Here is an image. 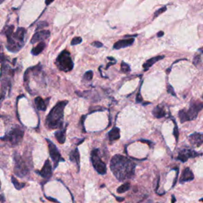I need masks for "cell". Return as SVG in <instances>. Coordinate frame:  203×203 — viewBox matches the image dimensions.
Segmentation results:
<instances>
[{
    "mask_svg": "<svg viewBox=\"0 0 203 203\" xmlns=\"http://www.w3.org/2000/svg\"><path fill=\"white\" fill-rule=\"evenodd\" d=\"M136 164L130 159L121 155H116L111 161V169L115 177L121 182L134 176Z\"/></svg>",
    "mask_w": 203,
    "mask_h": 203,
    "instance_id": "obj_1",
    "label": "cell"
},
{
    "mask_svg": "<svg viewBox=\"0 0 203 203\" xmlns=\"http://www.w3.org/2000/svg\"><path fill=\"white\" fill-rule=\"evenodd\" d=\"M68 103V101H60L51 110L45 120V125L48 129L56 130L63 127L64 112Z\"/></svg>",
    "mask_w": 203,
    "mask_h": 203,
    "instance_id": "obj_2",
    "label": "cell"
},
{
    "mask_svg": "<svg viewBox=\"0 0 203 203\" xmlns=\"http://www.w3.org/2000/svg\"><path fill=\"white\" fill-rule=\"evenodd\" d=\"M26 33V30L24 28H18L17 31L7 37V49L11 53H16L19 51L24 45Z\"/></svg>",
    "mask_w": 203,
    "mask_h": 203,
    "instance_id": "obj_3",
    "label": "cell"
},
{
    "mask_svg": "<svg viewBox=\"0 0 203 203\" xmlns=\"http://www.w3.org/2000/svg\"><path fill=\"white\" fill-rule=\"evenodd\" d=\"M203 109V102L196 100H192L190 104L188 110H181L179 112V117L181 123H183L187 121L194 120L198 116V113Z\"/></svg>",
    "mask_w": 203,
    "mask_h": 203,
    "instance_id": "obj_4",
    "label": "cell"
},
{
    "mask_svg": "<svg viewBox=\"0 0 203 203\" xmlns=\"http://www.w3.org/2000/svg\"><path fill=\"white\" fill-rule=\"evenodd\" d=\"M23 137H24V130L20 126H16L1 139L3 141L9 142L11 145L16 146L21 143Z\"/></svg>",
    "mask_w": 203,
    "mask_h": 203,
    "instance_id": "obj_5",
    "label": "cell"
},
{
    "mask_svg": "<svg viewBox=\"0 0 203 203\" xmlns=\"http://www.w3.org/2000/svg\"><path fill=\"white\" fill-rule=\"evenodd\" d=\"M56 66L60 70L64 72H69L72 70L74 65L68 51L64 50L60 53L56 59Z\"/></svg>",
    "mask_w": 203,
    "mask_h": 203,
    "instance_id": "obj_6",
    "label": "cell"
},
{
    "mask_svg": "<svg viewBox=\"0 0 203 203\" xmlns=\"http://www.w3.org/2000/svg\"><path fill=\"white\" fill-rule=\"evenodd\" d=\"M14 174L18 177L26 176L30 173V168L20 155L15 153L14 154Z\"/></svg>",
    "mask_w": 203,
    "mask_h": 203,
    "instance_id": "obj_7",
    "label": "cell"
},
{
    "mask_svg": "<svg viewBox=\"0 0 203 203\" xmlns=\"http://www.w3.org/2000/svg\"><path fill=\"white\" fill-rule=\"evenodd\" d=\"M91 158L93 167L96 170V172L100 175H105L107 171L106 165L102 160L101 157H100L99 150L98 149H94L91 152Z\"/></svg>",
    "mask_w": 203,
    "mask_h": 203,
    "instance_id": "obj_8",
    "label": "cell"
},
{
    "mask_svg": "<svg viewBox=\"0 0 203 203\" xmlns=\"http://www.w3.org/2000/svg\"><path fill=\"white\" fill-rule=\"evenodd\" d=\"M46 141L48 143L49 155H50L51 159H52L53 163H54V168H56L58 166V163H60V161H64V159L61 157L60 152H59V150H58L56 146L55 145L53 142L50 141L49 139H46Z\"/></svg>",
    "mask_w": 203,
    "mask_h": 203,
    "instance_id": "obj_9",
    "label": "cell"
},
{
    "mask_svg": "<svg viewBox=\"0 0 203 203\" xmlns=\"http://www.w3.org/2000/svg\"><path fill=\"white\" fill-rule=\"evenodd\" d=\"M199 156H201V153L195 152V151L191 149H184L179 152V155L177 156V159L180 160L182 163H185L186 161H187V159H189L190 158H195Z\"/></svg>",
    "mask_w": 203,
    "mask_h": 203,
    "instance_id": "obj_10",
    "label": "cell"
},
{
    "mask_svg": "<svg viewBox=\"0 0 203 203\" xmlns=\"http://www.w3.org/2000/svg\"><path fill=\"white\" fill-rule=\"evenodd\" d=\"M189 141L194 147H199L203 144V133H192L189 136Z\"/></svg>",
    "mask_w": 203,
    "mask_h": 203,
    "instance_id": "obj_11",
    "label": "cell"
},
{
    "mask_svg": "<svg viewBox=\"0 0 203 203\" xmlns=\"http://www.w3.org/2000/svg\"><path fill=\"white\" fill-rule=\"evenodd\" d=\"M49 36H50V32L49 30H41V31L36 32L31 39V44H35L38 41H42V40L49 38Z\"/></svg>",
    "mask_w": 203,
    "mask_h": 203,
    "instance_id": "obj_12",
    "label": "cell"
},
{
    "mask_svg": "<svg viewBox=\"0 0 203 203\" xmlns=\"http://www.w3.org/2000/svg\"><path fill=\"white\" fill-rule=\"evenodd\" d=\"M37 173L40 175V176L45 178V179H49L51 178L52 175H53V172H52V167H51V163L49 162V159H47L45 163L44 167L42 168L40 171H37Z\"/></svg>",
    "mask_w": 203,
    "mask_h": 203,
    "instance_id": "obj_13",
    "label": "cell"
},
{
    "mask_svg": "<svg viewBox=\"0 0 203 203\" xmlns=\"http://www.w3.org/2000/svg\"><path fill=\"white\" fill-rule=\"evenodd\" d=\"M194 179V175L193 174V172H191V170L189 168H185L182 172V175L180 177V179H179V182L180 183H185L186 182H190V181H192L193 179Z\"/></svg>",
    "mask_w": 203,
    "mask_h": 203,
    "instance_id": "obj_14",
    "label": "cell"
},
{
    "mask_svg": "<svg viewBox=\"0 0 203 203\" xmlns=\"http://www.w3.org/2000/svg\"><path fill=\"white\" fill-rule=\"evenodd\" d=\"M134 42V39H124V40H120L117 41L115 44L114 45V49H121L123 48L128 47V46L132 45Z\"/></svg>",
    "mask_w": 203,
    "mask_h": 203,
    "instance_id": "obj_15",
    "label": "cell"
},
{
    "mask_svg": "<svg viewBox=\"0 0 203 203\" xmlns=\"http://www.w3.org/2000/svg\"><path fill=\"white\" fill-rule=\"evenodd\" d=\"M163 58H164V56H156V57H152L151 58V59H149V60H148L147 61L143 64L144 71H148L155 63H156V62L159 61V60H162Z\"/></svg>",
    "mask_w": 203,
    "mask_h": 203,
    "instance_id": "obj_16",
    "label": "cell"
},
{
    "mask_svg": "<svg viewBox=\"0 0 203 203\" xmlns=\"http://www.w3.org/2000/svg\"><path fill=\"white\" fill-rule=\"evenodd\" d=\"M69 158H70V160L72 161L73 163H76V165L78 166V169L79 170V162H80V156H79V150L77 149H75V150L72 151L70 152V155H69Z\"/></svg>",
    "mask_w": 203,
    "mask_h": 203,
    "instance_id": "obj_17",
    "label": "cell"
},
{
    "mask_svg": "<svg viewBox=\"0 0 203 203\" xmlns=\"http://www.w3.org/2000/svg\"><path fill=\"white\" fill-rule=\"evenodd\" d=\"M66 130L67 127H64V129L60 130V131H56L55 133V137L57 140V141L60 144H64L66 140Z\"/></svg>",
    "mask_w": 203,
    "mask_h": 203,
    "instance_id": "obj_18",
    "label": "cell"
},
{
    "mask_svg": "<svg viewBox=\"0 0 203 203\" xmlns=\"http://www.w3.org/2000/svg\"><path fill=\"white\" fill-rule=\"evenodd\" d=\"M34 103H35L36 107H37V110L41 111H45L46 110V107H47V102H45V100L42 99L40 97H37L34 100Z\"/></svg>",
    "mask_w": 203,
    "mask_h": 203,
    "instance_id": "obj_19",
    "label": "cell"
},
{
    "mask_svg": "<svg viewBox=\"0 0 203 203\" xmlns=\"http://www.w3.org/2000/svg\"><path fill=\"white\" fill-rule=\"evenodd\" d=\"M152 114H153V115H154L156 118H162V117L166 116V111H165V109L163 108L162 106H157L153 110Z\"/></svg>",
    "mask_w": 203,
    "mask_h": 203,
    "instance_id": "obj_20",
    "label": "cell"
},
{
    "mask_svg": "<svg viewBox=\"0 0 203 203\" xmlns=\"http://www.w3.org/2000/svg\"><path fill=\"white\" fill-rule=\"evenodd\" d=\"M108 137L110 140H117L118 139H120L121 137V135H120V130L117 127H114L113 128L111 131L109 132L108 133Z\"/></svg>",
    "mask_w": 203,
    "mask_h": 203,
    "instance_id": "obj_21",
    "label": "cell"
},
{
    "mask_svg": "<svg viewBox=\"0 0 203 203\" xmlns=\"http://www.w3.org/2000/svg\"><path fill=\"white\" fill-rule=\"evenodd\" d=\"M45 48V42L40 41V43L36 46V47H34L33 49H32L31 51L32 54L34 55V56H37V55H39L40 53H41L42 51L44 50Z\"/></svg>",
    "mask_w": 203,
    "mask_h": 203,
    "instance_id": "obj_22",
    "label": "cell"
},
{
    "mask_svg": "<svg viewBox=\"0 0 203 203\" xmlns=\"http://www.w3.org/2000/svg\"><path fill=\"white\" fill-rule=\"evenodd\" d=\"M198 51H199V54L195 55V56L194 57V60H193V63L196 67L201 66V60H203V48L199 49Z\"/></svg>",
    "mask_w": 203,
    "mask_h": 203,
    "instance_id": "obj_23",
    "label": "cell"
},
{
    "mask_svg": "<svg viewBox=\"0 0 203 203\" xmlns=\"http://www.w3.org/2000/svg\"><path fill=\"white\" fill-rule=\"evenodd\" d=\"M130 188V182H125V183H124L123 185H121V186H119V187L117 188V192L118 193V194H122V193H125L127 191H129Z\"/></svg>",
    "mask_w": 203,
    "mask_h": 203,
    "instance_id": "obj_24",
    "label": "cell"
},
{
    "mask_svg": "<svg viewBox=\"0 0 203 203\" xmlns=\"http://www.w3.org/2000/svg\"><path fill=\"white\" fill-rule=\"evenodd\" d=\"M11 181H12L13 184H14V187H15L17 190L22 189L25 186H26V183H21V182H19L18 180H17V179H16V178H14V176L11 177Z\"/></svg>",
    "mask_w": 203,
    "mask_h": 203,
    "instance_id": "obj_25",
    "label": "cell"
},
{
    "mask_svg": "<svg viewBox=\"0 0 203 203\" xmlns=\"http://www.w3.org/2000/svg\"><path fill=\"white\" fill-rule=\"evenodd\" d=\"M14 26H8L6 27L5 29H4V32H5V34L7 37H8V36L11 35L13 33H14Z\"/></svg>",
    "mask_w": 203,
    "mask_h": 203,
    "instance_id": "obj_26",
    "label": "cell"
},
{
    "mask_svg": "<svg viewBox=\"0 0 203 203\" xmlns=\"http://www.w3.org/2000/svg\"><path fill=\"white\" fill-rule=\"evenodd\" d=\"M121 70L122 72H125V73H127V72H130V65L127 64L125 62H122L121 64Z\"/></svg>",
    "mask_w": 203,
    "mask_h": 203,
    "instance_id": "obj_27",
    "label": "cell"
},
{
    "mask_svg": "<svg viewBox=\"0 0 203 203\" xmlns=\"http://www.w3.org/2000/svg\"><path fill=\"white\" fill-rule=\"evenodd\" d=\"M81 42H82V38H81L80 37H75L72 40L71 45H75L80 44Z\"/></svg>",
    "mask_w": 203,
    "mask_h": 203,
    "instance_id": "obj_28",
    "label": "cell"
},
{
    "mask_svg": "<svg viewBox=\"0 0 203 203\" xmlns=\"http://www.w3.org/2000/svg\"><path fill=\"white\" fill-rule=\"evenodd\" d=\"M84 79L85 80H87V81H90L93 78V72L92 71H89V72H87L86 73H85V75H84Z\"/></svg>",
    "mask_w": 203,
    "mask_h": 203,
    "instance_id": "obj_29",
    "label": "cell"
},
{
    "mask_svg": "<svg viewBox=\"0 0 203 203\" xmlns=\"http://www.w3.org/2000/svg\"><path fill=\"white\" fill-rule=\"evenodd\" d=\"M174 125H175V128H174V136L175 137V139H176V141H178V139H179V130H178V126H177L176 122L175 121V120H173Z\"/></svg>",
    "mask_w": 203,
    "mask_h": 203,
    "instance_id": "obj_30",
    "label": "cell"
},
{
    "mask_svg": "<svg viewBox=\"0 0 203 203\" xmlns=\"http://www.w3.org/2000/svg\"><path fill=\"white\" fill-rule=\"evenodd\" d=\"M166 11H167V7H162V8H160V9H159L158 11H156V12H155L154 18H156L157 16H159V14H161L162 13L165 12Z\"/></svg>",
    "mask_w": 203,
    "mask_h": 203,
    "instance_id": "obj_31",
    "label": "cell"
},
{
    "mask_svg": "<svg viewBox=\"0 0 203 203\" xmlns=\"http://www.w3.org/2000/svg\"><path fill=\"white\" fill-rule=\"evenodd\" d=\"M45 26H48V23L46 22V21H41V22H39V24L37 25V31L38 30H40V29L41 28H44V27Z\"/></svg>",
    "mask_w": 203,
    "mask_h": 203,
    "instance_id": "obj_32",
    "label": "cell"
},
{
    "mask_svg": "<svg viewBox=\"0 0 203 203\" xmlns=\"http://www.w3.org/2000/svg\"><path fill=\"white\" fill-rule=\"evenodd\" d=\"M168 92L169 93V94H172L173 96H176V95H175V92L174 91L173 87H172L171 85H168Z\"/></svg>",
    "mask_w": 203,
    "mask_h": 203,
    "instance_id": "obj_33",
    "label": "cell"
},
{
    "mask_svg": "<svg viewBox=\"0 0 203 203\" xmlns=\"http://www.w3.org/2000/svg\"><path fill=\"white\" fill-rule=\"evenodd\" d=\"M136 101H137V102H142V101H143V98H142V96L141 95H140V91H139L138 94H137V98H136Z\"/></svg>",
    "mask_w": 203,
    "mask_h": 203,
    "instance_id": "obj_34",
    "label": "cell"
},
{
    "mask_svg": "<svg viewBox=\"0 0 203 203\" xmlns=\"http://www.w3.org/2000/svg\"><path fill=\"white\" fill-rule=\"evenodd\" d=\"M92 45L95 46V47L96 48H101L103 46V45H102V43H101V42L99 41H95L92 43Z\"/></svg>",
    "mask_w": 203,
    "mask_h": 203,
    "instance_id": "obj_35",
    "label": "cell"
},
{
    "mask_svg": "<svg viewBox=\"0 0 203 203\" xmlns=\"http://www.w3.org/2000/svg\"><path fill=\"white\" fill-rule=\"evenodd\" d=\"M178 175H179V169H178V168H176V176H175V179L173 182V186L175 185V183H176L177 178H178Z\"/></svg>",
    "mask_w": 203,
    "mask_h": 203,
    "instance_id": "obj_36",
    "label": "cell"
},
{
    "mask_svg": "<svg viewBox=\"0 0 203 203\" xmlns=\"http://www.w3.org/2000/svg\"><path fill=\"white\" fill-rule=\"evenodd\" d=\"M163 34H164V33H163V31H160V32H159V33H157V37H161L162 36H163Z\"/></svg>",
    "mask_w": 203,
    "mask_h": 203,
    "instance_id": "obj_37",
    "label": "cell"
},
{
    "mask_svg": "<svg viewBox=\"0 0 203 203\" xmlns=\"http://www.w3.org/2000/svg\"><path fill=\"white\" fill-rule=\"evenodd\" d=\"M46 198H47L48 200H49V201H55V202H58L57 200L54 199V198H49V197H46Z\"/></svg>",
    "mask_w": 203,
    "mask_h": 203,
    "instance_id": "obj_38",
    "label": "cell"
},
{
    "mask_svg": "<svg viewBox=\"0 0 203 203\" xmlns=\"http://www.w3.org/2000/svg\"><path fill=\"white\" fill-rule=\"evenodd\" d=\"M114 197H115L117 201H123L125 200L124 198H117V197H116V196H114Z\"/></svg>",
    "mask_w": 203,
    "mask_h": 203,
    "instance_id": "obj_39",
    "label": "cell"
},
{
    "mask_svg": "<svg viewBox=\"0 0 203 203\" xmlns=\"http://www.w3.org/2000/svg\"><path fill=\"white\" fill-rule=\"evenodd\" d=\"M53 1H54V0H45L46 5H49V4L52 3V2H53Z\"/></svg>",
    "mask_w": 203,
    "mask_h": 203,
    "instance_id": "obj_40",
    "label": "cell"
},
{
    "mask_svg": "<svg viewBox=\"0 0 203 203\" xmlns=\"http://www.w3.org/2000/svg\"><path fill=\"white\" fill-rule=\"evenodd\" d=\"M140 141L144 142V143H148V144H150V147H151V146H152V143H151V142L147 141V140H140Z\"/></svg>",
    "mask_w": 203,
    "mask_h": 203,
    "instance_id": "obj_41",
    "label": "cell"
},
{
    "mask_svg": "<svg viewBox=\"0 0 203 203\" xmlns=\"http://www.w3.org/2000/svg\"><path fill=\"white\" fill-rule=\"evenodd\" d=\"M172 202H174V201H175V197L174 196H172Z\"/></svg>",
    "mask_w": 203,
    "mask_h": 203,
    "instance_id": "obj_42",
    "label": "cell"
},
{
    "mask_svg": "<svg viewBox=\"0 0 203 203\" xmlns=\"http://www.w3.org/2000/svg\"><path fill=\"white\" fill-rule=\"evenodd\" d=\"M3 1H4V0H0V2H1V3H2V2H3Z\"/></svg>",
    "mask_w": 203,
    "mask_h": 203,
    "instance_id": "obj_43",
    "label": "cell"
},
{
    "mask_svg": "<svg viewBox=\"0 0 203 203\" xmlns=\"http://www.w3.org/2000/svg\"><path fill=\"white\" fill-rule=\"evenodd\" d=\"M200 201H203V198H201V199H200Z\"/></svg>",
    "mask_w": 203,
    "mask_h": 203,
    "instance_id": "obj_44",
    "label": "cell"
},
{
    "mask_svg": "<svg viewBox=\"0 0 203 203\" xmlns=\"http://www.w3.org/2000/svg\"><path fill=\"white\" fill-rule=\"evenodd\" d=\"M202 98H203V95H202Z\"/></svg>",
    "mask_w": 203,
    "mask_h": 203,
    "instance_id": "obj_45",
    "label": "cell"
}]
</instances>
